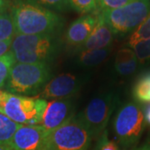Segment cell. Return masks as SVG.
<instances>
[{
  "label": "cell",
  "mask_w": 150,
  "mask_h": 150,
  "mask_svg": "<svg viewBox=\"0 0 150 150\" xmlns=\"http://www.w3.org/2000/svg\"><path fill=\"white\" fill-rule=\"evenodd\" d=\"M150 38V14L146 18L142 24L134 31L129 38V43Z\"/></svg>",
  "instance_id": "cell-22"
},
{
  "label": "cell",
  "mask_w": 150,
  "mask_h": 150,
  "mask_svg": "<svg viewBox=\"0 0 150 150\" xmlns=\"http://www.w3.org/2000/svg\"><path fill=\"white\" fill-rule=\"evenodd\" d=\"M10 14L16 35H55L64 25L63 18L56 13L30 0L15 2Z\"/></svg>",
  "instance_id": "cell-1"
},
{
  "label": "cell",
  "mask_w": 150,
  "mask_h": 150,
  "mask_svg": "<svg viewBox=\"0 0 150 150\" xmlns=\"http://www.w3.org/2000/svg\"><path fill=\"white\" fill-rule=\"evenodd\" d=\"M114 103L115 99L112 94L97 97L93 98L84 110L79 113L93 139H98L106 130Z\"/></svg>",
  "instance_id": "cell-8"
},
{
  "label": "cell",
  "mask_w": 150,
  "mask_h": 150,
  "mask_svg": "<svg viewBox=\"0 0 150 150\" xmlns=\"http://www.w3.org/2000/svg\"><path fill=\"white\" fill-rule=\"evenodd\" d=\"M13 39H9V40H7V41L0 42V57L4 56V54H7L10 50Z\"/></svg>",
  "instance_id": "cell-26"
},
{
  "label": "cell",
  "mask_w": 150,
  "mask_h": 150,
  "mask_svg": "<svg viewBox=\"0 0 150 150\" xmlns=\"http://www.w3.org/2000/svg\"><path fill=\"white\" fill-rule=\"evenodd\" d=\"M93 150H123L119 145L109 139L108 131L105 130L98 138Z\"/></svg>",
  "instance_id": "cell-23"
},
{
  "label": "cell",
  "mask_w": 150,
  "mask_h": 150,
  "mask_svg": "<svg viewBox=\"0 0 150 150\" xmlns=\"http://www.w3.org/2000/svg\"><path fill=\"white\" fill-rule=\"evenodd\" d=\"M0 150H13L9 145H0Z\"/></svg>",
  "instance_id": "cell-31"
},
{
  "label": "cell",
  "mask_w": 150,
  "mask_h": 150,
  "mask_svg": "<svg viewBox=\"0 0 150 150\" xmlns=\"http://www.w3.org/2000/svg\"><path fill=\"white\" fill-rule=\"evenodd\" d=\"M16 35L15 28L10 13L7 12L0 15V42L13 39Z\"/></svg>",
  "instance_id": "cell-18"
},
{
  "label": "cell",
  "mask_w": 150,
  "mask_h": 150,
  "mask_svg": "<svg viewBox=\"0 0 150 150\" xmlns=\"http://www.w3.org/2000/svg\"><path fill=\"white\" fill-rule=\"evenodd\" d=\"M134 0H98L99 11L121 8Z\"/></svg>",
  "instance_id": "cell-25"
},
{
  "label": "cell",
  "mask_w": 150,
  "mask_h": 150,
  "mask_svg": "<svg viewBox=\"0 0 150 150\" xmlns=\"http://www.w3.org/2000/svg\"><path fill=\"white\" fill-rule=\"evenodd\" d=\"M59 50V42L54 34L15 35L10 51L16 63L51 64Z\"/></svg>",
  "instance_id": "cell-2"
},
{
  "label": "cell",
  "mask_w": 150,
  "mask_h": 150,
  "mask_svg": "<svg viewBox=\"0 0 150 150\" xmlns=\"http://www.w3.org/2000/svg\"><path fill=\"white\" fill-rule=\"evenodd\" d=\"M130 150H150V136L139 146H136L135 148Z\"/></svg>",
  "instance_id": "cell-27"
},
{
  "label": "cell",
  "mask_w": 150,
  "mask_h": 150,
  "mask_svg": "<svg viewBox=\"0 0 150 150\" xmlns=\"http://www.w3.org/2000/svg\"><path fill=\"white\" fill-rule=\"evenodd\" d=\"M22 125L0 112V145H9L13 135Z\"/></svg>",
  "instance_id": "cell-17"
},
{
  "label": "cell",
  "mask_w": 150,
  "mask_h": 150,
  "mask_svg": "<svg viewBox=\"0 0 150 150\" xmlns=\"http://www.w3.org/2000/svg\"><path fill=\"white\" fill-rule=\"evenodd\" d=\"M48 103L42 98L18 96L8 93L0 107V112L23 125H40Z\"/></svg>",
  "instance_id": "cell-7"
},
{
  "label": "cell",
  "mask_w": 150,
  "mask_h": 150,
  "mask_svg": "<svg viewBox=\"0 0 150 150\" xmlns=\"http://www.w3.org/2000/svg\"><path fill=\"white\" fill-rule=\"evenodd\" d=\"M8 5V0H0V8H7Z\"/></svg>",
  "instance_id": "cell-30"
},
{
  "label": "cell",
  "mask_w": 150,
  "mask_h": 150,
  "mask_svg": "<svg viewBox=\"0 0 150 150\" xmlns=\"http://www.w3.org/2000/svg\"><path fill=\"white\" fill-rule=\"evenodd\" d=\"M146 127L144 108L138 103H124L112 120V131L116 143L123 150L135 148Z\"/></svg>",
  "instance_id": "cell-4"
},
{
  "label": "cell",
  "mask_w": 150,
  "mask_h": 150,
  "mask_svg": "<svg viewBox=\"0 0 150 150\" xmlns=\"http://www.w3.org/2000/svg\"><path fill=\"white\" fill-rule=\"evenodd\" d=\"M113 33L108 26L103 18L101 12H98V19L95 27L89 38L85 43L81 46L79 49L91 50V49H101L109 48L113 41Z\"/></svg>",
  "instance_id": "cell-13"
},
{
  "label": "cell",
  "mask_w": 150,
  "mask_h": 150,
  "mask_svg": "<svg viewBox=\"0 0 150 150\" xmlns=\"http://www.w3.org/2000/svg\"><path fill=\"white\" fill-rule=\"evenodd\" d=\"M49 132L41 125H22L13 135L9 146L13 150H43Z\"/></svg>",
  "instance_id": "cell-9"
},
{
  "label": "cell",
  "mask_w": 150,
  "mask_h": 150,
  "mask_svg": "<svg viewBox=\"0 0 150 150\" xmlns=\"http://www.w3.org/2000/svg\"><path fill=\"white\" fill-rule=\"evenodd\" d=\"M114 35L134 33L150 14V0H134L121 8L100 11Z\"/></svg>",
  "instance_id": "cell-6"
},
{
  "label": "cell",
  "mask_w": 150,
  "mask_h": 150,
  "mask_svg": "<svg viewBox=\"0 0 150 150\" xmlns=\"http://www.w3.org/2000/svg\"><path fill=\"white\" fill-rule=\"evenodd\" d=\"M48 9L55 11L65 10L69 8V0H30Z\"/></svg>",
  "instance_id": "cell-24"
},
{
  "label": "cell",
  "mask_w": 150,
  "mask_h": 150,
  "mask_svg": "<svg viewBox=\"0 0 150 150\" xmlns=\"http://www.w3.org/2000/svg\"><path fill=\"white\" fill-rule=\"evenodd\" d=\"M144 117L146 123H149L150 125V104H149L147 107L145 108L144 109Z\"/></svg>",
  "instance_id": "cell-28"
},
{
  "label": "cell",
  "mask_w": 150,
  "mask_h": 150,
  "mask_svg": "<svg viewBox=\"0 0 150 150\" xmlns=\"http://www.w3.org/2000/svg\"><path fill=\"white\" fill-rule=\"evenodd\" d=\"M129 46L139 62L144 63L150 59V38L129 43Z\"/></svg>",
  "instance_id": "cell-21"
},
{
  "label": "cell",
  "mask_w": 150,
  "mask_h": 150,
  "mask_svg": "<svg viewBox=\"0 0 150 150\" xmlns=\"http://www.w3.org/2000/svg\"><path fill=\"white\" fill-rule=\"evenodd\" d=\"M98 12L82 15L70 24L64 33V42L67 45L79 48L85 43L96 25Z\"/></svg>",
  "instance_id": "cell-12"
},
{
  "label": "cell",
  "mask_w": 150,
  "mask_h": 150,
  "mask_svg": "<svg viewBox=\"0 0 150 150\" xmlns=\"http://www.w3.org/2000/svg\"><path fill=\"white\" fill-rule=\"evenodd\" d=\"M74 115V106L70 98L54 99L48 103L40 125L48 131H52L67 123Z\"/></svg>",
  "instance_id": "cell-10"
},
{
  "label": "cell",
  "mask_w": 150,
  "mask_h": 150,
  "mask_svg": "<svg viewBox=\"0 0 150 150\" xmlns=\"http://www.w3.org/2000/svg\"><path fill=\"white\" fill-rule=\"evenodd\" d=\"M16 63L13 54L10 50L4 56L0 57V88H4L8 78L12 67Z\"/></svg>",
  "instance_id": "cell-20"
},
{
  "label": "cell",
  "mask_w": 150,
  "mask_h": 150,
  "mask_svg": "<svg viewBox=\"0 0 150 150\" xmlns=\"http://www.w3.org/2000/svg\"><path fill=\"white\" fill-rule=\"evenodd\" d=\"M80 89L79 79L73 74H64L48 81L41 92L43 99H64L76 94Z\"/></svg>",
  "instance_id": "cell-11"
},
{
  "label": "cell",
  "mask_w": 150,
  "mask_h": 150,
  "mask_svg": "<svg viewBox=\"0 0 150 150\" xmlns=\"http://www.w3.org/2000/svg\"><path fill=\"white\" fill-rule=\"evenodd\" d=\"M7 8H0V15H2L4 13H5Z\"/></svg>",
  "instance_id": "cell-32"
},
{
  "label": "cell",
  "mask_w": 150,
  "mask_h": 150,
  "mask_svg": "<svg viewBox=\"0 0 150 150\" xmlns=\"http://www.w3.org/2000/svg\"><path fill=\"white\" fill-rule=\"evenodd\" d=\"M139 60L134 52L129 48H123L118 50L115 58L114 67L118 74L127 76L134 74L138 67Z\"/></svg>",
  "instance_id": "cell-14"
},
{
  "label": "cell",
  "mask_w": 150,
  "mask_h": 150,
  "mask_svg": "<svg viewBox=\"0 0 150 150\" xmlns=\"http://www.w3.org/2000/svg\"><path fill=\"white\" fill-rule=\"evenodd\" d=\"M132 93L136 103L150 104V71L145 72L137 79Z\"/></svg>",
  "instance_id": "cell-15"
},
{
  "label": "cell",
  "mask_w": 150,
  "mask_h": 150,
  "mask_svg": "<svg viewBox=\"0 0 150 150\" xmlns=\"http://www.w3.org/2000/svg\"><path fill=\"white\" fill-rule=\"evenodd\" d=\"M8 95V92L4 91V90H2L0 88V107L3 104V103L4 102V100L6 99V98H7Z\"/></svg>",
  "instance_id": "cell-29"
},
{
  "label": "cell",
  "mask_w": 150,
  "mask_h": 150,
  "mask_svg": "<svg viewBox=\"0 0 150 150\" xmlns=\"http://www.w3.org/2000/svg\"><path fill=\"white\" fill-rule=\"evenodd\" d=\"M69 8L83 15L99 11L98 0H69Z\"/></svg>",
  "instance_id": "cell-19"
},
{
  "label": "cell",
  "mask_w": 150,
  "mask_h": 150,
  "mask_svg": "<svg viewBox=\"0 0 150 150\" xmlns=\"http://www.w3.org/2000/svg\"><path fill=\"white\" fill-rule=\"evenodd\" d=\"M50 77L51 69L48 64L15 63L4 88L12 94L30 97L41 91Z\"/></svg>",
  "instance_id": "cell-3"
},
{
  "label": "cell",
  "mask_w": 150,
  "mask_h": 150,
  "mask_svg": "<svg viewBox=\"0 0 150 150\" xmlns=\"http://www.w3.org/2000/svg\"><path fill=\"white\" fill-rule=\"evenodd\" d=\"M92 139L90 131L80 114H77L48 133L43 150H88Z\"/></svg>",
  "instance_id": "cell-5"
},
{
  "label": "cell",
  "mask_w": 150,
  "mask_h": 150,
  "mask_svg": "<svg viewBox=\"0 0 150 150\" xmlns=\"http://www.w3.org/2000/svg\"><path fill=\"white\" fill-rule=\"evenodd\" d=\"M109 53L110 47L101 49L83 50L78 57V63L84 67H93L102 63Z\"/></svg>",
  "instance_id": "cell-16"
}]
</instances>
